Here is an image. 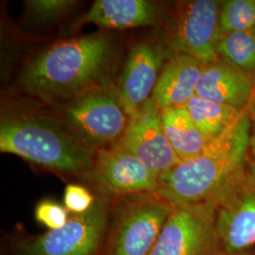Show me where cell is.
Segmentation results:
<instances>
[{
  "instance_id": "obj_1",
  "label": "cell",
  "mask_w": 255,
  "mask_h": 255,
  "mask_svg": "<svg viewBox=\"0 0 255 255\" xmlns=\"http://www.w3.org/2000/svg\"><path fill=\"white\" fill-rule=\"evenodd\" d=\"M250 143L251 120L242 113L222 134L210 140L201 153L162 174L155 194L174 208L214 204L245 171Z\"/></svg>"
},
{
  "instance_id": "obj_2",
  "label": "cell",
  "mask_w": 255,
  "mask_h": 255,
  "mask_svg": "<svg viewBox=\"0 0 255 255\" xmlns=\"http://www.w3.org/2000/svg\"><path fill=\"white\" fill-rule=\"evenodd\" d=\"M113 50L111 39L103 34L55 44L28 64L21 79L23 87L45 101L73 100L94 88Z\"/></svg>"
},
{
  "instance_id": "obj_3",
  "label": "cell",
  "mask_w": 255,
  "mask_h": 255,
  "mask_svg": "<svg viewBox=\"0 0 255 255\" xmlns=\"http://www.w3.org/2000/svg\"><path fill=\"white\" fill-rule=\"evenodd\" d=\"M0 151L67 173L90 171L95 157L78 138L46 119L13 117L0 126Z\"/></svg>"
},
{
  "instance_id": "obj_4",
  "label": "cell",
  "mask_w": 255,
  "mask_h": 255,
  "mask_svg": "<svg viewBox=\"0 0 255 255\" xmlns=\"http://www.w3.org/2000/svg\"><path fill=\"white\" fill-rule=\"evenodd\" d=\"M174 207L155 193L121 197L98 255H148Z\"/></svg>"
},
{
  "instance_id": "obj_5",
  "label": "cell",
  "mask_w": 255,
  "mask_h": 255,
  "mask_svg": "<svg viewBox=\"0 0 255 255\" xmlns=\"http://www.w3.org/2000/svg\"><path fill=\"white\" fill-rule=\"evenodd\" d=\"M109 218V198L102 194L88 212L70 216L63 228L48 231L21 243L19 255H98Z\"/></svg>"
},
{
  "instance_id": "obj_6",
  "label": "cell",
  "mask_w": 255,
  "mask_h": 255,
  "mask_svg": "<svg viewBox=\"0 0 255 255\" xmlns=\"http://www.w3.org/2000/svg\"><path fill=\"white\" fill-rule=\"evenodd\" d=\"M148 255H222L215 205L174 208Z\"/></svg>"
},
{
  "instance_id": "obj_7",
  "label": "cell",
  "mask_w": 255,
  "mask_h": 255,
  "mask_svg": "<svg viewBox=\"0 0 255 255\" xmlns=\"http://www.w3.org/2000/svg\"><path fill=\"white\" fill-rule=\"evenodd\" d=\"M214 205L222 255L255 247V164L247 166Z\"/></svg>"
},
{
  "instance_id": "obj_8",
  "label": "cell",
  "mask_w": 255,
  "mask_h": 255,
  "mask_svg": "<svg viewBox=\"0 0 255 255\" xmlns=\"http://www.w3.org/2000/svg\"><path fill=\"white\" fill-rule=\"evenodd\" d=\"M64 114L74 129L94 145L120 139L129 119L118 96L101 88H92L73 99Z\"/></svg>"
},
{
  "instance_id": "obj_9",
  "label": "cell",
  "mask_w": 255,
  "mask_h": 255,
  "mask_svg": "<svg viewBox=\"0 0 255 255\" xmlns=\"http://www.w3.org/2000/svg\"><path fill=\"white\" fill-rule=\"evenodd\" d=\"M118 146L134 155L158 179L181 162L164 134L161 110L152 98L129 116Z\"/></svg>"
},
{
  "instance_id": "obj_10",
  "label": "cell",
  "mask_w": 255,
  "mask_h": 255,
  "mask_svg": "<svg viewBox=\"0 0 255 255\" xmlns=\"http://www.w3.org/2000/svg\"><path fill=\"white\" fill-rule=\"evenodd\" d=\"M220 4L213 0L187 3L180 11L171 44L179 54L187 55L202 64L217 61Z\"/></svg>"
},
{
  "instance_id": "obj_11",
  "label": "cell",
  "mask_w": 255,
  "mask_h": 255,
  "mask_svg": "<svg viewBox=\"0 0 255 255\" xmlns=\"http://www.w3.org/2000/svg\"><path fill=\"white\" fill-rule=\"evenodd\" d=\"M90 175L106 196L155 193L158 187V178L134 155L119 146L98 150Z\"/></svg>"
},
{
  "instance_id": "obj_12",
  "label": "cell",
  "mask_w": 255,
  "mask_h": 255,
  "mask_svg": "<svg viewBox=\"0 0 255 255\" xmlns=\"http://www.w3.org/2000/svg\"><path fill=\"white\" fill-rule=\"evenodd\" d=\"M162 67V55L148 43L134 46L122 70L117 92L128 116L139 109L153 93Z\"/></svg>"
},
{
  "instance_id": "obj_13",
  "label": "cell",
  "mask_w": 255,
  "mask_h": 255,
  "mask_svg": "<svg viewBox=\"0 0 255 255\" xmlns=\"http://www.w3.org/2000/svg\"><path fill=\"white\" fill-rule=\"evenodd\" d=\"M204 64L179 54L164 64L152 93V100L163 110L185 106L196 96Z\"/></svg>"
},
{
  "instance_id": "obj_14",
  "label": "cell",
  "mask_w": 255,
  "mask_h": 255,
  "mask_svg": "<svg viewBox=\"0 0 255 255\" xmlns=\"http://www.w3.org/2000/svg\"><path fill=\"white\" fill-rule=\"evenodd\" d=\"M253 83L245 73L231 64H204L196 96L241 110L250 100Z\"/></svg>"
},
{
  "instance_id": "obj_15",
  "label": "cell",
  "mask_w": 255,
  "mask_h": 255,
  "mask_svg": "<svg viewBox=\"0 0 255 255\" xmlns=\"http://www.w3.org/2000/svg\"><path fill=\"white\" fill-rule=\"evenodd\" d=\"M158 13L154 3L146 0H98L82 22L103 28L124 29L153 25Z\"/></svg>"
},
{
  "instance_id": "obj_16",
  "label": "cell",
  "mask_w": 255,
  "mask_h": 255,
  "mask_svg": "<svg viewBox=\"0 0 255 255\" xmlns=\"http://www.w3.org/2000/svg\"><path fill=\"white\" fill-rule=\"evenodd\" d=\"M164 134L181 161L201 153L210 141L196 127L185 106L161 111Z\"/></svg>"
},
{
  "instance_id": "obj_17",
  "label": "cell",
  "mask_w": 255,
  "mask_h": 255,
  "mask_svg": "<svg viewBox=\"0 0 255 255\" xmlns=\"http://www.w3.org/2000/svg\"><path fill=\"white\" fill-rule=\"evenodd\" d=\"M196 127L208 140L222 134L241 116V110L207 101L198 96L185 105Z\"/></svg>"
},
{
  "instance_id": "obj_18",
  "label": "cell",
  "mask_w": 255,
  "mask_h": 255,
  "mask_svg": "<svg viewBox=\"0 0 255 255\" xmlns=\"http://www.w3.org/2000/svg\"><path fill=\"white\" fill-rule=\"evenodd\" d=\"M218 54L241 71L255 70V28L220 37Z\"/></svg>"
},
{
  "instance_id": "obj_19",
  "label": "cell",
  "mask_w": 255,
  "mask_h": 255,
  "mask_svg": "<svg viewBox=\"0 0 255 255\" xmlns=\"http://www.w3.org/2000/svg\"><path fill=\"white\" fill-rule=\"evenodd\" d=\"M255 28V0H229L219 12L221 36Z\"/></svg>"
},
{
  "instance_id": "obj_20",
  "label": "cell",
  "mask_w": 255,
  "mask_h": 255,
  "mask_svg": "<svg viewBox=\"0 0 255 255\" xmlns=\"http://www.w3.org/2000/svg\"><path fill=\"white\" fill-rule=\"evenodd\" d=\"M34 217L37 222L49 231L63 228L70 218L67 209L52 200L40 201L34 210Z\"/></svg>"
},
{
  "instance_id": "obj_21",
  "label": "cell",
  "mask_w": 255,
  "mask_h": 255,
  "mask_svg": "<svg viewBox=\"0 0 255 255\" xmlns=\"http://www.w3.org/2000/svg\"><path fill=\"white\" fill-rule=\"evenodd\" d=\"M96 200L97 197L80 184L70 183L64 189V207L72 215H82L88 212Z\"/></svg>"
},
{
  "instance_id": "obj_22",
  "label": "cell",
  "mask_w": 255,
  "mask_h": 255,
  "mask_svg": "<svg viewBox=\"0 0 255 255\" xmlns=\"http://www.w3.org/2000/svg\"><path fill=\"white\" fill-rule=\"evenodd\" d=\"M75 4L76 2L71 0H32L27 2L28 11L42 21L61 17Z\"/></svg>"
},
{
  "instance_id": "obj_23",
  "label": "cell",
  "mask_w": 255,
  "mask_h": 255,
  "mask_svg": "<svg viewBox=\"0 0 255 255\" xmlns=\"http://www.w3.org/2000/svg\"><path fill=\"white\" fill-rule=\"evenodd\" d=\"M250 146H252L253 147V152L255 156V128H254V132H253V136H251V143H250Z\"/></svg>"
},
{
  "instance_id": "obj_24",
  "label": "cell",
  "mask_w": 255,
  "mask_h": 255,
  "mask_svg": "<svg viewBox=\"0 0 255 255\" xmlns=\"http://www.w3.org/2000/svg\"><path fill=\"white\" fill-rule=\"evenodd\" d=\"M233 255H255V251H253V250H249V251L241 252V253H238V254Z\"/></svg>"
}]
</instances>
